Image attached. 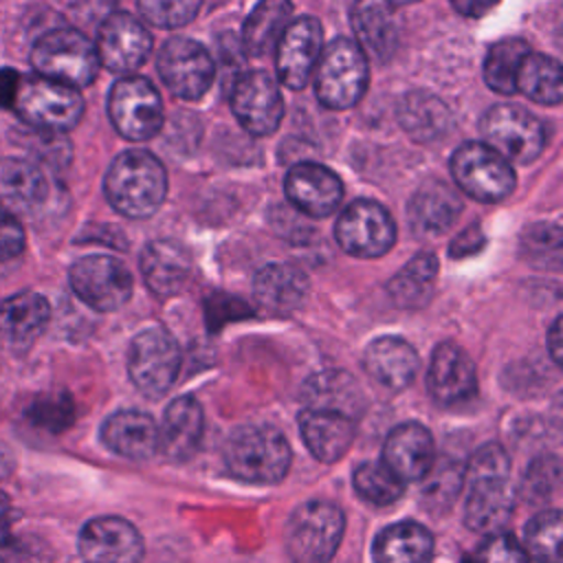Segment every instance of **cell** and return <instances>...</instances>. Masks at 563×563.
I'll return each mask as SVG.
<instances>
[{"instance_id":"cell-1","label":"cell","mask_w":563,"mask_h":563,"mask_svg":"<svg viewBox=\"0 0 563 563\" xmlns=\"http://www.w3.org/2000/svg\"><path fill=\"white\" fill-rule=\"evenodd\" d=\"M103 194L121 216L147 218L165 200V167L147 150H125L110 163L103 178Z\"/></svg>"},{"instance_id":"cell-2","label":"cell","mask_w":563,"mask_h":563,"mask_svg":"<svg viewBox=\"0 0 563 563\" xmlns=\"http://www.w3.org/2000/svg\"><path fill=\"white\" fill-rule=\"evenodd\" d=\"M229 473L246 484H275L290 466V446L271 424H242L224 442Z\"/></svg>"},{"instance_id":"cell-3","label":"cell","mask_w":563,"mask_h":563,"mask_svg":"<svg viewBox=\"0 0 563 563\" xmlns=\"http://www.w3.org/2000/svg\"><path fill=\"white\" fill-rule=\"evenodd\" d=\"M312 75L319 103L330 110H345L363 97L369 79V66L365 53L354 40L336 37L321 51Z\"/></svg>"},{"instance_id":"cell-4","label":"cell","mask_w":563,"mask_h":563,"mask_svg":"<svg viewBox=\"0 0 563 563\" xmlns=\"http://www.w3.org/2000/svg\"><path fill=\"white\" fill-rule=\"evenodd\" d=\"M31 64L40 77L70 88L88 86L99 70L95 44L75 29L44 33L31 51Z\"/></svg>"},{"instance_id":"cell-5","label":"cell","mask_w":563,"mask_h":563,"mask_svg":"<svg viewBox=\"0 0 563 563\" xmlns=\"http://www.w3.org/2000/svg\"><path fill=\"white\" fill-rule=\"evenodd\" d=\"M345 530V517L339 506L312 499L301 504L286 530V550L292 563H328Z\"/></svg>"},{"instance_id":"cell-6","label":"cell","mask_w":563,"mask_h":563,"mask_svg":"<svg viewBox=\"0 0 563 563\" xmlns=\"http://www.w3.org/2000/svg\"><path fill=\"white\" fill-rule=\"evenodd\" d=\"M484 143L510 165L532 163L545 145L543 123L517 103H497L482 117Z\"/></svg>"},{"instance_id":"cell-7","label":"cell","mask_w":563,"mask_h":563,"mask_svg":"<svg viewBox=\"0 0 563 563\" xmlns=\"http://www.w3.org/2000/svg\"><path fill=\"white\" fill-rule=\"evenodd\" d=\"M13 108L22 121L37 130L66 132L79 123L84 99L77 88L37 75L22 79Z\"/></svg>"},{"instance_id":"cell-8","label":"cell","mask_w":563,"mask_h":563,"mask_svg":"<svg viewBox=\"0 0 563 563\" xmlns=\"http://www.w3.org/2000/svg\"><path fill=\"white\" fill-rule=\"evenodd\" d=\"M451 174L466 196L482 202H497L515 187L512 165L479 141H466L453 152Z\"/></svg>"},{"instance_id":"cell-9","label":"cell","mask_w":563,"mask_h":563,"mask_svg":"<svg viewBox=\"0 0 563 563\" xmlns=\"http://www.w3.org/2000/svg\"><path fill=\"white\" fill-rule=\"evenodd\" d=\"M108 114L123 139L147 141L163 125V101L150 79L130 75L112 86Z\"/></svg>"},{"instance_id":"cell-10","label":"cell","mask_w":563,"mask_h":563,"mask_svg":"<svg viewBox=\"0 0 563 563\" xmlns=\"http://www.w3.org/2000/svg\"><path fill=\"white\" fill-rule=\"evenodd\" d=\"M178 367L180 350L167 330L147 328L134 336L128 352V372L145 396H163L176 380Z\"/></svg>"},{"instance_id":"cell-11","label":"cell","mask_w":563,"mask_h":563,"mask_svg":"<svg viewBox=\"0 0 563 563\" xmlns=\"http://www.w3.org/2000/svg\"><path fill=\"white\" fill-rule=\"evenodd\" d=\"M70 288L95 310L110 312L121 308L134 288L125 264L112 255H86L70 266Z\"/></svg>"},{"instance_id":"cell-12","label":"cell","mask_w":563,"mask_h":563,"mask_svg":"<svg viewBox=\"0 0 563 563\" xmlns=\"http://www.w3.org/2000/svg\"><path fill=\"white\" fill-rule=\"evenodd\" d=\"M334 238L350 255L378 257L394 246L396 224L383 205L361 198L339 216Z\"/></svg>"},{"instance_id":"cell-13","label":"cell","mask_w":563,"mask_h":563,"mask_svg":"<svg viewBox=\"0 0 563 563\" xmlns=\"http://www.w3.org/2000/svg\"><path fill=\"white\" fill-rule=\"evenodd\" d=\"M156 70L163 84L180 99H200L216 73L209 51L189 37L167 40L158 51Z\"/></svg>"},{"instance_id":"cell-14","label":"cell","mask_w":563,"mask_h":563,"mask_svg":"<svg viewBox=\"0 0 563 563\" xmlns=\"http://www.w3.org/2000/svg\"><path fill=\"white\" fill-rule=\"evenodd\" d=\"M229 101L240 125L255 136L273 134L284 114L279 84L264 70H249L238 77Z\"/></svg>"},{"instance_id":"cell-15","label":"cell","mask_w":563,"mask_h":563,"mask_svg":"<svg viewBox=\"0 0 563 563\" xmlns=\"http://www.w3.org/2000/svg\"><path fill=\"white\" fill-rule=\"evenodd\" d=\"M95 51L99 64L108 70L132 73L147 59L152 51V35L134 15L112 13L99 26Z\"/></svg>"},{"instance_id":"cell-16","label":"cell","mask_w":563,"mask_h":563,"mask_svg":"<svg viewBox=\"0 0 563 563\" xmlns=\"http://www.w3.org/2000/svg\"><path fill=\"white\" fill-rule=\"evenodd\" d=\"M321 24L312 15H301L284 29L282 37L277 40V77L279 81L290 88H303L319 62L321 55Z\"/></svg>"},{"instance_id":"cell-17","label":"cell","mask_w":563,"mask_h":563,"mask_svg":"<svg viewBox=\"0 0 563 563\" xmlns=\"http://www.w3.org/2000/svg\"><path fill=\"white\" fill-rule=\"evenodd\" d=\"M79 554L84 563H141L143 539L121 517H97L81 528Z\"/></svg>"},{"instance_id":"cell-18","label":"cell","mask_w":563,"mask_h":563,"mask_svg":"<svg viewBox=\"0 0 563 563\" xmlns=\"http://www.w3.org/2000/svg\"><path fill=\"white\" fill-rule=\"evenodd\" d=\"M468 497L464 506V523L479 534L504 532L515 508V490L510 475H466Z\"/></svg>"},{"instance_id":"cell-19","label":"cell","mask_w":563,"mask_h":563,"mask_svg":"<svg viewBox=\"0 0 563 563\" xmlns=\"http://www.w3.org/2000/svg\"><path fill=\"white\" fill-rule=\"evenodd\" d=\"M284 189L292 207L310 218L330 216L343 198L341 178L321 163H297L290 167Z\"/></svg>"},{"instance_id":"cell-20","label":"cell","mask_w":563,"mask_h":563,"mask_svg":"<svg viewBox=\"0 0 563 563\" xmlns=\"http://www.w3.org/2000/svg\"><path fill=\"white\" fill-rule=\"evenodd\" d=\"M429 394L438 405H457L477 389V372L471 356L455 343H440L427 372Z\"/></svg>"},{"instance_id":"cell-21","label":"cell","mask_w":563,"mask_h":563,"mask_svg":"<svg viewBox=\"0 0 563 563\" xmlns=\"http://www.w3.org/2000/svg\"><path fill=\"white\" fill-rule=\"evenodd\" d=\"M435 462L433 435L418 422H402L389 431L383 444V464L400 479H422Z\"/></svg>"},{"instance_id":"cell-22","label":"cell","mask_w":563,"mask_h":563,"mask_svg":"<svg viewBox=\"0 0 563 563\" xmlns=\"http://www.w3.org/2000/svg\"><path fill=\"white\" fill-rule=\"evenodd\" d=\"M205 416L194 396H180L169 402L158 427V451L172 462L189 460L202 440Z\"/></svg>"},{"instance_id":"cell-23","label":"cell","mask_w":563,"mask_h":563,"mask_svg":"<svg viewBox=\"0 0 563 563\" xmlns=\"http://www.w3.org/2000/svg\"><path fill=\"white\" fill-rule=\"evenodd\" d=\"M354 42L365 57L389 59L398 46V24L387 0H356L350 11Z\"/></svg>"},{"instance_id":"cell-24","label":"cell","mask_w":563,"mask_h":563,"mask_svg":"<svg viewBox=\"0 0 563 563\" xmlns=\"http://www.w3.org/2000/svg\"><path fill=\"white\" fill-rule=\"evenodd\" d=\"M365 372L387 389H405L413 383L420 361L411 343L400 336H378L374 339L363 356Z\"/></svg>"},{"instance_id":"cell-25","label":"cell","mask_w":563,"mask_h":563,"mask_svg":"<svg viewBox=\"0 0 563 563\" xmlns=\"http://www.w3.org/2000/svg\"><path fill=\"white\" fill-rule=\"evenodd\" d=\"M141 275L154 295H176L191 273V257L187 249L174 240L150 242L139 260Z\"/></svg>"},{"instance_id":"cell-26","label":"cell","mask_w":563,"mask_h":563,"mask_svg":"<svg viewBox=\"0 0 563 563\" xmlns=\"http://www.w3.org/2000/svg\"><path fill=\"white\" fill-rule=\"evenodd\" d=\"M103 444L130 460H147L158 451V424L150 413L123 409L106 418L101 427Z\"/></svg>"},{"instance_id":"cell-27","label":"cell","mask_w":563,"mask_h":563,"mask_svg":"<svg viewBox=\"0 0 563 563\" xmlns=\"http://www.w3.org/2000/svg\"><path fill=\"white\" fill-rule=\"evenodd\" d=\"M299 433L306 449L317 460L330 464L347 453L354 438V422L336 411L306 407L299 413Z\"/></svg>"},{"instance_id":"cell-28","label":"cell","mask_w":563,"mask_h":563,"mask_svg":"<svg viewBox=\"0 0 563 563\" xmlns=\"http://www.w3.org/2000/svg\"><path fill=\"white\" fill-rule=\"evenodd\" d=\"M301 398L310 409L336 411L350 418L352 422L365 409V396L358 383L347 372H341V369H328L310 376L303 383Z\"/></svg>"},{"instance_id":"cell-29","label":"cell","mask_w":563,"mask_h":563,"mask_svg":"<svg viewBox=\"0 0 563 563\" xmlns=\"http://www.w3.org/2000/svg\"><path fill=\"white\" fill-rule=\"evenodd\" d=\"M462 200L457 191L442 183L431 180L418 187L409 202V224L420 235H438L444 233L460 216Z\"/></svg>"},{"instance_id":"cell-30","label":"cell","mask_w":563,"mask_h":563,"mask_svg":"<svg viewBox=\"0 0 563 563\" xmlns=\"http://www.w3.org/2000/svg\"><path fill=\"white\" fill-rule=\"evenodd\" d=\"M253 292L257 303L271 314H288L301 306L308 279L290 264H268L255 275Z\"/></svg>"},{"instance_id":"cell-31","label":"cell","mask_w":563,"mask_h":563,"mask_svg":"<svg viewBox=\"0 0 563 563\" xmlns=\"http://www.w3.org/2000/svg\"><path fill=\"white\" fill-rule=\"evenodd\" d=\"M433 537L418 521H398L383 528L372 548L374 563H429Z\"/></svg>"},{"instance_id":"cell-32","label":"cell","mask_w":563,"mask_h":563,"mask_svg":"<svg viewBox=\"0 0 563 563\" xmlns=\"http://www.w3.org/2000/svg\"><path fill=\"white\" fill-rule=\"evenodd\" d=\"M46 198V178L40 167L22 158L0 161V207L9 213L31 211Z\"/></svg>"},{"instance_id":"cell-33","label":"cell","mask_w":563,"mask_h":563,"mask_svg":"<svg viewBox=\"0 0 563 563\" xmlns=\"http://www.w3.org/2000/svg\"><path fill=\"white\" fill-rule=\"evenodd\" d=\"M400 128L418 143H429L451 130V112L435 95L424 90L407 92L398 106Z\"/></svg>"},{"instance_id":"cell-34","label":"cell","mask_w":563,"mask_h":563,"mask_svg":"<svg viewBox=\"0 0 563 563\" xmlns=\"http://www.w3.org/2000/svg\"><path fill=\"white\" fill-rule=\"evenodd\" d=\"M51 317L48 301L33 290H20L0 301V332L18 343L35 339Z\"/></svg>"},{"instance_id":"cell-35","label":"cell","mask_w":563,"mask_h":563,"mask_svg":"<svg viewBox=\"0 0 563 563\" xmlns=\"http://www.w3.org/2000/svg\"><path fill=\"white\" fill-rule=\"evenodd\" d=\"M292 4L290 0H260L249 18L244 20L242 29V44L249 55L262 57L277 46L284 29L290 22Z\"/></svg>"},{"instance_id":"cell-36","label":"cell","mask_w":563,"mask_h":563,"mask_svg":"<svg viewBox=\"0 0 563 563\" xmlns=\"http://www.w3.org/2000/svg\"><path fill=\"white\" fill-rule=\"evenodd\" d=\"M435 277H438V257L424 251L411 257L387 282V292L398 308H420L429 301Z\"/></svg>"},{"instance_id":"cell-37","label":"cell","mask_w":563,"mask_h":563,"mask_svg":"<svg viewBox=\"0 0 563 563\" xmlns=\"http://www.w3.org/2000/svg\"><path fill=\"white\" fill-rule=\"evenodd\" d=\"M515 92H523L528 99L556 106L563 97V73L554 57L541 53H528L515 77Z\"/></svg>"},{"instance_id":"cell-38","label":"cell","mask_w":563,"mask_h":563,"mask_svg":"<svg viewBox=\"0 0 563 563\" xmlns=\"http://www.w3.org/2000/svg\"><path fill=\"white\" fill-rule=\"evenodd\" d=\"M528 53L530 46L519 37H508L493 44L484 59V79L488 88L499 95H515L517 68Z\"/></svg>"},{"instance_id":"cell-39","label":"cell","mask_w":563,"mask_h":563,"mask_svg":"<svg viewBox=\"0 0 563 563\" xmlns=\"http://www.w3.org/2000/svg\"><path fill=\"white\" fill-rule=\"evenodd\" d=\"M561 530L563 523L559 510L550 508L537 512L526 523L523 550L539 563H561Z\"/></svg>"},{"instance_id":"cell-40","label":"cell","mask_w":563,"mask_h":563,"mask_svg":"<svg viewBox=\"0 0 563 563\" xmlns=\"http://www.w3.org/2000/svg\"><path fill=\"white\" fill-rule=\"evenodd\" d=\"M356 493L376 506H387L400 499L405 482H400L383 462H363L352 475Z\"/></svg>"},{"instance_id":"cell-41","label":"cell","mask_w":563,"mask_h":563,"mask_svg":"<svg viewBox=\"0 0 563 563\" xmlns=\"http://www.w3.org/2000/svg\"><path fill=\"white\" fill-rule=\"evenodd\" d=\"M422 479H427L422 488V499L429 512H444L462 488V471L449 460L433 462Z\"/></svg>"},{"instance_id":"cell-42","label":"cell","mask_w":563,"mask_h":563,"mask_svg":"<svg viewBox=\"0 0 563 563\" xmlns=\"http://www.w3.org/2000/svg\"><path fill=\"white\" fill-rule=\"evenodd\" d=\"M202 0H139V11L145 22L161 29H178L189 24Z\"/></svg>"},{"instance_id":"cell-43","label":"cell","mask_w":563,"mask_h":563,"mask_svg":"<svg viewBox=\"0 0 563 563\" xmlns=\"http://www.w3.org/2000/svg\"><path fill=\"white\" fill-rule=\"evenodd\" d=\"M521 253L537 262V264H545V266H559L561 260V229L556 224L550 222H539L532 224L523 231L521 238Z\"/></svg>"},{"instance_id":"cell-44","label":"cell","mask_w":563,"mask_h":563,"mask_svg":"<svg viewBox=\"0 0 563 563\" xmlns=\"http://www.w3.org/2000/svg\"><path fill=\"white\" fill-rule=\"evenodd\" d=\"M26 416L35 427L57 433V431H64L73 422L75 407L66 394H48V396L37 398L29 407Z\"/></svg>"},{"instance_id":"cell-45","label":"cell","mask_w":563,"mask_h":563,"mask_svg":"<svg viewBox=\"0 0 563 563\" xmlns=\"http://www.w3.org/2000/svg\"><path fill=\"white\" fill-rule=\"evenodd\" d=\"M559 460L554 455H541L537 457L528 468H526V477H523V495L532 501L539 499H548L552 495V490L559 484Z\"/></svg>"},{"instance_id":"cell-46","label":"cell","mask_w":563,"mask_h":563,"mask_svg":"<svg viewBox=\"0 0 563 563\" xmlns=\"http://www.w3.org/2000/svg\"><path fill=\"white\" fill-rule=\"evenodd\" d=\"M475 563H530V556L512 534L495 532L479 545Z\"/></svg>"},{"instance_id":"cell-47","label":"cell","mask_w":563,"mask_h":563,"mask_svg":"<svg viewBox=\"0 0 563 563\" xmlns=\"http://www.w3.org/2000/svg\"><path fill=\"white\" fill-rule=\"evenodd\" d=\"M24 249V229L20 220L0 207V262L20 255Z\"/></svg>"},{"instance_id":"cell-48","label":"cell","mask_w":563,"mask_h":563,"mask_svg":"<svg viewBox=\"0 0 563 563\" xmlns=\"http://www.w3.org/2000/svg\"><path fill=\"white\" fill-rule=\"evenodd\" d=\"M484 246H486V235H484L482 227L479 224H468L449 244V255L453 260H462V257L477 255Z\"/></svg>"},{"instance_id":"cell-49","label":"cell","mask_w":563,"mask_h":563,"mask_svg":"<svg viewBox=\"0 0 563 563\" xmlns=\"http://www.w3.org/2000/svg\"><path fill=\"white\" fill-rule=\"evenodd\" d=\"M22 77L13 68H0V106L13 108Z\"/></svg>"},{"instance_id":"cell-50","label":"cell","mask_w":563,"mask_h":563,"mask_svg":"<svg viewBox=\"0 0 563 563\" xmlns=\"http://www.w3.org/2000/svg\"><path fill=\"white\" fill-rule=\"evenodd\" d=\"M497 2L499 0H451L453 9L468 18H479V15L488 13Z\"/></svg>"},{"instance_id":"cell-51","label":"cell","mask_w":563,"mask_h":563,"mask_svg":"<svg viewBox=\"0 0 563 563\" xmlns=\"http://www.w3.org/2000/svg\"><path fill=\"white\" fill-rule=\"evenodd\" d=\"M548 341H550V354H552L554 363H561V319H559V317H556L554 323L550 325Z\"/></svg>"},{"instance_id":"cell-52","label":"cell","mask_w":563,"mask_h":563,"mask_svg":"<svg viewBox=\"0 0 563 563\" xmlns=\"http://www.w3.org/2000/svg\"><path fill=\"white\" fill-rule=\"evenodd\" d=\"M7 508H9V499H7V495L0 490V517L7 512Z\"/></svg>"},{"instance_id":"cell-53","label":"cell","mask_w":563,"mask_h":563,"mask_svg":"<svg viewBox=\"0 0 563 563\" xmlns=\"http://www.w3.org/2000/svg\"><path fill=\"white\" fill-rule=\"evenodd\" d=\"M391 7H402V4H413L418 0H387Z\"/></svg>"}]
</instances>
